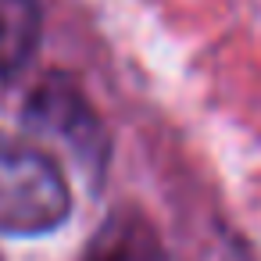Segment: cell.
Listing matches in <instances>:
<instances>
[{
	"instance_id": "1",
	"label": "cell",
	"mask_w": 261,
	"mask_h": 261,
	"mask_svg": "<svg viewBox=\"0 0 261 261\" xmlns=\"http://www.w3.org/2000/svg\"><path fill=\"white\" fill-rule=\"evenodd\" d=\"M72 190L58 158L15 133L0 129V232L43 236L65 225Z\"/></svg>"
},
{
	"instance_id": "2",
	"label": "cell",
	"mask_w": 261,
	"mask_h": 261,
	"mask_svg": "<svg viewBox=\"0 0 261 261\" xmlns=\"http://www.w3.org/2000/svg\"><path fill=\"white\" fill-rule=\"evenodd\" d=\"M25 125L43 143H58L61 154H68L79 168H100L108 158V140L97 115L79 90H65L61 79H50L36 90L33 104L25 108Z\"/></svg>"
},
{
	"instance_id": "3",
	"label": "cell",
	"mask_w": 261,
	"mask_h": 261,
	"mask_svg": "<svg viewBox=\"0 0 261 261\" xmlns=\"http://www.w3.org/2000/svg\"><path fill=\"white\" fill-rule=\"evenodd\" d=\"M43 15L36 0H0V83L15 79L40 47Z\"/></svg>"
},
{
	"instance_id": "4",
	"label": "cell",
	"mask_w": 261,
	"mask_h": 261,
	"mask_svg": "<svg viewBox=\"0 0 261 261\" xmlns=\"http://www.w3.org/2000/svg\"><path fill=\"white\" fill-rule=\"evenodd\" d=\"M86 261H168V257L161 240L143 218L122 215V218H111L97 232Z\"/></svg>"
}]
</instances>
